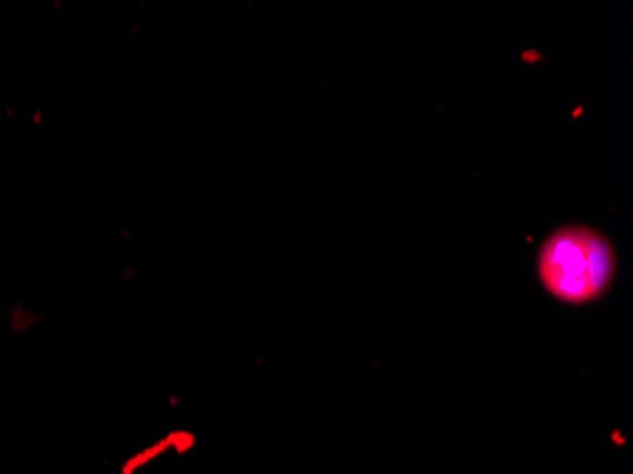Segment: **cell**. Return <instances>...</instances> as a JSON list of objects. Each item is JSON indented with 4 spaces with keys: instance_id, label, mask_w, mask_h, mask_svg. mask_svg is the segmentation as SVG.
<instances>
[{
    "instance_id": "obj_1",
    "label": "cell",
    "mask_w": 633,
    "mask_h": 474,
    "mask_svg": "<svg viewBox=\"0 0 633 474\" xmlns=\"http://www.w3.org/2000/svg\"><path fill=\"white\" fill-rule=\"evenodd\" d=\"M617 271V256L601 233L569 226L552 233L540 247L539 277L552 296L567 303L599 298Z\"/></svg>"
}]
</instances>
